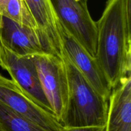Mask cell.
<instances>
[{
    "mask_svg": "<svg viewBox=\"0 0 131 131\" xmlns=\"http://www.w3.org/2000/svg\"><path fill=\"white\" fill-rule=\"evenodd\" d=\"M131 0H107L96 22L95 58L111 89L131 76Z\"/></svg>",
    "mask_w": 131,
    "mask_h": 131,
    "instance_id": "6da1fadb",
    "label": "cell"
},
{
    "mask_svg": "<svg viewBox=\"0 0 131 131\" xmlns=\"http://www.w3.org/2000/svg\"><path fill=\"white\" fill-rule=\"evenodd\" d=\"M67 73L69 95L63 127H104L107 120L108 101L88 82L61 50Z\"/></svg>",
    "mask_w": 131,
    "mask_h": 131,
    "instance_id": "7a4b0ae2",
    "label": "cell"
},
{
    "mask_svg": "<svg viewBox=\"0 0 131 131\" xmlns=\"http://www.w3.org/2000/svg\"><path fill=\"white\" fill-rule=\"evenodd\" d=\"M44 95L59 122L65 114L69 84L66 67L61 55L42 53L31 55Z\"/></svg>",
    "mask_w": 131,
    "mask_h": 131,
    "instance_id": "3957f363",
    "label": "cell"
},
{
    "mask_svg": "<svg viewBox=\"0 0 131 131\" xmlns=\"http://www.w3.org/2000/svg\"><path fill=\"white\" fill-rule=\"evenodd\" d=\"M56 19L92 57L97 48V25L87 0H50Z\"/></svg>",
    "mask_w": 131,
    "mask_h": 131,
    "instance_id": "277c9868",
    "label": "cell"
},
{
    "mask_svg": "<svg viewBox=\"0 0 131 131\" xmlns=\"http://www.w3.org/2000/svg\"><path fill=\"white\" fill-rule=\"evenodd\" d=\"M0 67L6 70L14 81L35 102L53 114L44 95L32 56H20L0 42Z\"/></svg>",
    "mask_w": 131,
    "mask_h": 131,
    "instance_id": "5b68a950",
    "label": "cell"
},
{
    "mask_svg": "<svg viewBox=\"0 0 131 131\" xmlns=\"http://www.w3.org/2000/svg\"><path fill=\"white\" fill-rule=\"evenodd\" d=\"M0 101L47 131H61L63 127L53 114L46 111L11 79L0 73Z\"/></svg>",
    "mask_w": 131,
    "mask_h": 131,
    "instance_id": "8992f818",
    "label": "cell"
},
{
    "mask_svg": "<svg viewBox=\"0 0 131 131\" xmlns=\"http://www.w3.org/2000/svg\"><path fill=\"white\" fill-rule=\"evenodd\" d=\"M56 26L61 50L92 87L108 101L112 89L95 58L91 56L57 20Z\"/></svg>",
    "mask_w": 131,
    "mask_h": 131,
    "instance_id": "52a82bcc",
    "label": "cell"
},
{
    "mask_svg": "<svg viewBox=\"0 0 131 131\" xmlns=\"http://www.w3.org/2000/svg\"><path fill=\"white\" fill-rule=\"evenodd\" d=\"M0 42L20 56H31L42 53L56 54L39 31L1 15Z\"/></svg>",
    "mask_w": 131,
    "mask_h": 131,
    "instance_id": "ba28073f",
    "label": "cell"
},
{
    "mask_svg": "<svg viewBox=\"0 0 131 131\" xmlns=\"http://www.w3.org/2000/svg\"><path fill=\"white\" fill-rule=\"evenodd\" d=\"M106 131H131V76L124 77L112 89Z\"/></svg>",
    "mask_w": 131,
    "mask_h": 131,
    "instance_id": "9c48e42d",
    "label": "cell"
},
{
    "mask_svg": "<svg viewBox=\"0 0 131 131\" xmlns=\"http://www.w3.org/2000/svg\"><path fill=\"white\" fill-rule=\"evenodd\" d=\"M40 32L55 53L61 55V47L58 33L56 19L50 0H24Z\"/></svg>",
    "mask_w": 131,
    "mask_h": 131,
    "instance_id": "30bf717a",
    "label": "cell"
},
{
    "mask_svg": "<svg viewBox=\"0 0 131 131\" xmlns=\"http://www.w3.org/2000/svg\"><path fill=\"white\" fill-rule=\"evenodd\" d=\"M0 128L3 131H47L0 101Z\"/></svg>",
    "mask_w": 131,
    "mask_h": 131,
    "instance_id": "8fae6325",
    "label": "cell"
},
{
    "mask_svg": "<svg viewBox=\"0 0 131 131\" xmlns=\"http://www.w3.org/2000/svg\"><path fill=\"white\" fill-rule=\"evenodd\" d=\"M0 15L40 32L24 0H0Z\"/></svg>",
    "mask_w": 131,
    "mask_h": 131,
    "instance_id": "7c38bea8",
    "label": "cell"
},
{
    "mask_svg": "<svg viewBox=\"0 0 131 131\" xmlns=\"http://www.w3.org/2000/svg\"><path fill=\"white\" fill-rule=\"evenodd\" d=\"M61 131H106V126L104 127H63Z\"/></svg>",
    "mask_w": 131,
    "mask_h": 131,
    "instance_id": "4fadbf2b",
    "label": "cell"
},
{
    "mask_svg": "<svg viewBox=\"0 0 131 131\" xmlns=\"http://www.w3.org/2000/svg\"><path fill=\"white\" fill-rule=\"evenodd\" d=\"M0 131H3V130H1V128H0Z\"/></svg>",
    "mask_w": 131,
    "mask_h": 131,
    "instance_id": "5bb4252c",
    "label": "cell"
},
{
    "mask_svg": "<svg viewBox=\"0 0 131 131\" xmlns=\"http://www.w3.org/2000/svg\"><path fill=\"white\" fill-rule=\"evenodd\" d=\"M87 1H88V0H87Z\"/></svg>",
    "mask_w": 131,
    "mask_h": 131,
    "instance_id": "9a60e30c",
    "label": "cell"
}]
</instances>
